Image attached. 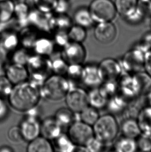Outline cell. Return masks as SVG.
Masks as SVG:
<instances>
[{"label":"cell","instance_id":"836d02e7","mask_svg":"<svg viewBox=\"0 0 151 152\" xmlns=\"http://www.w3.org/2000/svg\"><path fill=\"white\" fill-rule=\"evenodd\" d=\"M68 35L70 41L82 43L86 40L87 33L86 28L79 25H72L68 30Z\"/></svg>","mask_w":151,"mask_h":152},{"label":"cell","instance_id":"7bdbcfd3","mask_svg":"<svg viewBox=\"0 0 151 152\" xmlns=\"http://www.w3.org/2000/svg\"><path fill=\"white\" fill-rule=\"evenodd\" d=\"M7 138L10 142L14 143H19L23 139L19 126H12L7 132Z\"/></svg>","mask_w":151,"mask_h":152},{"label":"cell","instance_id":"e575fe53","mask_svg":"<svg viewBox=\"0 0 151 152\" xmlns=\"http://www.w3.org/2000/svg\"><path fill=\"white\" fill-rule=\"evenodd\" d=\"M83 66L81 64H68V70L65 75L68 80L77 82L81 80Z\"/></svg>","mask_w":151,"mask_h":152},{"label":"cell","instance_id":"9c48e42d","mask_svg":"<svg viewBox=\"0 0 151 152\" xmlns=\"http://www.w3.org/2000/svg\"><path fill=\"white\" fill-rule=\"evenodd\" d=\"M80 82L90 89L100 86L104 80L98 64H89L83 66Z\"/></svg>","mask_w":151,"mask_h":152},{"label":"cell","instance_id":"484cf974","mask_svg":"<svg viewBox=\"0 0 151 152\" xmlns=\"http://www.w3.org/2000/svg\"><path fill=\"white\" fill-rule=\"evenodd\" d=\"M74 19L76 25H79L86 29L92 27L95 23L89 8L85 7L80 8L77 10L74 14Z\"/></svg>","mask_w":151,"mask_h":152},{"label":"cell","instance_id":"7c38bea8","mask_svg":"<svg viewBox=\"0 0 151 152\" xmlns=\"http://www.w3.org/2000/svg\"><path fill=\"white\" fill-rule=\"evenodd\" d=\"M52 13H45L38 10L30 11L28 19V25L44 32H51L53 31L52 27Z\"/></svg>","mask_w":151,"mask_h":152},{"label":"cell","instance_id":"f35d334b","mask_svg":"<svg viewBox=\"0 0 151 152\" xmlns=\"http://www.w3.org/2000/svg\"><path fill=\"white\" fill-rule=\"evenodd\" d=\"M37 38L33 32L25 30L23 34L19 36L20 44L22 46V48L26 50H31L33 48V45Z\"/></svg>","mask_w":151,"mask_h":152},{"label":"cell","instance_id":"277c9868","mask_svg":"<svg viewBox=\"0 0 151 152\" xmlns=\"http://www.w3.org/2000/svg\"><path fill=\"white\" fill-rule=\"evenodd\" d=\"M89 10L94 22L111 21L116 16V9L111 0H93Z\"/></svg>","mask_w":151,"mask_h":152},{"label":"cell","instance_id":"83f0119b","mask_svg":"<svg viewBox=\"0 0 151 152\" xmlns=\"http://www.w3.org/2000/svg\"><path fill=\"white\" fill-rule=\"evenodd\" d=\"M15 3L12 0H0V24L7 23L14 14Z\"/></svg>","mask_w":151,"mask_h":152},{"label":"cell","instance_id":"d6a6232c","mask_svg":"<svg viewBox=\"0 0 151 152\" xmlns=\"http://www.w3.org/2000/svg\"><path fill=\"white\" fill-rule=\"evenodd\" d=\"M52 18V27L53 30L68 31L72 26V20L66 14H56Z\"/></svg>","mask_w":151,"mask_h":152},{"label":"cell","instance_id":"f5cc1de1","mask_svg":"<svg viewBox=\"0 0 151 152\" xmlns=\"http://www.w3.org/2000/svg\"><path fill=\"white\" fill-rule=\"evenodd\" d=\"M147 101H148V102H149V106L151 107V90L149 93L147 94Z\"/></svg>","mask_w":151,"mask_h":152},{"label":"cell","instance_id":"f1b7e54d","mask_svg":"<svg viewBox=\"0 0 151 152\" xmlns=\"http://www.w3.org/2000/svg\"><path fill=\"white\" fill-rule=\"evenodd\" d=\"M114 143V151L116 152H134L138 150L136 140L134 139L123 136Z\"/></svg>","mask_w":151,"mask_h":152},{"label":"cell","instance_id":"f907efd6","mask_svg":"<svg viewBox=\"0 0 151 152\" xmlns=\"http://www.w3.org/2000/svg\"><path fill=\"white\" fill-rule=\"evenodd\" d=\"M14 151L13 148L8 145L0 146V152H13Z\"/></svg>","mask_w":151,"mask_h":152},{"label":"cell","instance_id":"8d00e7d4","mask_svg":"<svg viewBox=\"0 0 151 152\" xmlns=\"http://www.w3.org/2000/svg\"><path fill=\"white\" fill-rule=\"evenodd\" d=\"M11 60L14 64H20L26 66L29 60L30 54L28 50L24 48H17L10 54Z\"/></svg>","mask_w":151,"mask_h":152},{"label":"cell","instance_id":"ba28073f","mask_svg":"<svg viewBox=\"0 0 151 152\" xmlns=\"http://www.w3.org/2000/svg\"><path fill=\"white\" fill-rule=\"evenodd\" d=\"M61 54L68 64H83L87 56L86 48L82 43L72 41L63 48Z\"/></svg>","mask_w":151,"mask_h":152},{"label":"cell","instance_id":"52a82bcc","mask_svg":"<svg viewBox=\"0 0 151 152\" xmlns=\"http://www.w3.org/2000/svg\"><path fill=\"white\" fill-rule=\"evenodd\" d=\"M118 93L129 101L140 96L139 86L134 73L122 74L118 79Z\"/></svg>","mask_w":151,"mask_h":152},{"label":"cell","instance_id":"ac0fdd59","mask_svg":"<svg viewBox=\"0 0 151 152\" xmlns=\"http://www.w3.org/2000/svg\"><path fill=\"white\" fill-rule=\"evenodd\" d=\"M54 117L63 128L68 127L75 121H80L79 114L75 113L68 107L58 109Z\"/></svg>","mask_w":151,"mask_h":152},{"label":"cell","instance_id":"44dd1931","mask_svg":"<svg viewBox=\"0 0 151 152\" xmlns=\"http://www.w3.org/2000/svg\"><path fill=\"white\" fill-rule=\"evenodd\" d=\"M28 152H53L54 151L50 140L40 136L31 140L27 147Z\"/></svg>","mask_w":151,"mask_h":152},{"label":"cell","instance_id":"4dcf8cb0","mask_svg":"<svg viewBox=\"0 0 151 152\" xmlns=\"http://www.w3.org/2000/svg\"><path fill=\"white\" fill-rule=\"evenodd\" d=\"M30 6L23 2H19L15 4L14 17L16 18L21 26L28 25V19L30 12Z\"/></svg>","mask_w":151,"mask_h":152},{"label":"cell","instance_id":"cb8c5ba5","mask_svg":"<svg viewBox=\"0 0 151 152\" xmlns=\"http://www.w3.org/2000/svg\"><path fill=\"white\" fill-rule=\"evenodd\" d=\"M136 120L142 134H151V107L149 105L141 109Z\"/></svg>","mask_w":151,"mask_h":152},{"label":"cell","instance_id":"1f68e13d","mask_svg":"<svg viewBox=\"0 0 151 152\" xmlns=\"http://www.w3.org/2000/svg\"><path fill=\"white\" fill-rule=\"evenodd\" d=\"M79 114L80 121L91 126L96 123L100 116L99 110L89 105Z\"/></svg>","mask_w":151,"mask_h":152},{"label":"cell","instance_id":"4316f807","mask_svg":"<svg viewBox=\"0 0 151 152\" xmlns=\"http://www.w3.org/2000/svg\"><path fill=\"white\" fill-rule=\"evenodd\" d=\"M138 2V0H115L114 4L117 13L126 17L137 8Z\"/></svg>","mask_w":151,"mask_h":152},{"label":"cell","instance_id":"e0dca14e","mask_svg":"<svg viewBox=\"0 0 151 152\" xmlns=\"http://www.w3.org/2000/svg\"><path fill=\"white\" fill-rule=\"evenodd\" d=\"M55 46L53 39L41 37L36 39L32 50L36 54L48 57L54 51Z\"/></svg>","mask_w":151,"mask_h":152},{"label":"cell","instance_id":"5bb4252c","mask_svg":"<svg viewBox=\"0 0 151 152\" xmlns=\"http://www.w3.org/2000/svg\"><path fill=\"white\" fill-rule=\"evenodd\" d=\"M19 36L14 31H4L0 35V52L5 57L18 48Z\"/></svg>","mask_w":151,"mask_h":152},{"label":"cell","instance_id":"30bf717a","mask_svg":"<svg viewBox=\"0 0 151 152\" xmlns=\"http://www.w3.org/2000/svg\"><path fill=\"white\" fill-rule=\"evenodd\" d=\"M94 35L99 43L108 45L116 39L117 29L111 21L97 23L94 29Z\"/></svg>","mask_w":151,"mask_h":152},{"label":"cell","instance_id":"c3c4849f","mask_svg":"<svg viewBox=\"0 0 151 152\" xmlns=\"http://www.w3.org/2000/svg\"><path fill=\"white\" fill-rule=\"evenodd\" d=\"M143 69L144 71L151 76V50L147 51L145 54Z\"/></svg>","mask_w":151,"mask_h":152},{"label":"cell","instance_id":"7dc6e473","mask_svg":"<svg viewBox=\"0 0 151 152\" xmlns=\"http://www.w3.org/2000/svg\"><path fill=\"white\" fill-rule=\"evenodd\" d=\"M9 113V109L3 98L0 97V122L6 119Z\"/></svg>","mask_w":151,"mask_h":152},{"label":"cell","instance_id":"f6af8a7d","mask_svg":"<svg viewBox=\"0 0 151 152\" xmlns=\"http://www.w3.org/2000/svg\"><path fill=\"white\" fill-rule=\"evenodd\" d=\"M143 12L138 6L134 11H133V12L125 18L127 19L129 22L133 23H136L140 22L141 19L143 18Z\"/></svg>","mask_w":151,"mask_h":152},{"label":"cell","instance_id":"4fadbf2b","mask_svg":"<svg viewBox=\"0 0 151 152\" xmlns=\"http://www.w3.org/2000/svg\"><path fill=\"white\" fill-rule=\"evenodd\" d=\"M98 65L104 81L118 80L122 74L119 61L113 58L104 59Z\"/></svg>","mask_w":151,"mask_h":152},{"label":"cell","instance_id":"603a6c76","mask_svg":"<svg viewBox=\"0 0 151 152\" xmlns=\"http://www.w3.org/2000/svg\"><path fill=\"white\" fill-rule=\"evenodd\" d=\"M48 58L50 61L51 72L53 74L65 75L68 64L62 57L61 53H55L54 51Z\"/></svg>","mask_w":151,"mask_h":152},{"label":"cell","instance_id":"9a60e30c","mask_svg":"<svg viewBox=\"0 0 151 152\" xmlns=\"http://www.w3.org/2000/svg\"><path fill=\"white\" fill-rule=\"evenodd\" d=\"M5 76L15 85L28 80L29 72L27 66L12 63L6 67Z\"/></svg>","mask_w":151,"mask_h":152},{"label":"cell","instance_id":"8992f818","mask_svg":"<svg viewBox=\"0 0 151 152\" xmlns=\"http://www.w3.org/2000/svg\"><path fill=\"white\" fill-rule=\"evenodd\" d=\"M64 99L68 107L75 113H79L89 105L88 92L78 86L70 88Z\"/></svg>","mask_w":151,"mask_h":152},{"label":"cell","instance_id":"db71d44e","mask_svg":"<svg viewBox=\"0 0 151 152\" xmlns=\"http://www.w3.org/2000/svg\"><path fill=\"white\" fill-rule=\"evenodd\" d=\"M5 57L4 56L2 55L1 53L0 52V63L1 62H4V59H5Z\"/></svg>","mask_w":151,"mask_h":152},{"label":"cell","instance_id":"bcb514c9","mask_svg":"<svg viewBox=\"0 0 151 152\" xmlns=\"http://www.w3.org/2000/svg\"><path fill=\"white\" fill-rule=\"evenodd\" d=\"M69 8V4L67 0H58L57 6L54 10L56 14H66Z\"/></svg>","mask_w":151,"mask_h":152},{"label":"cell","instance_id":"6da1fadb","mask_svg":"<svg viewBox=\"0 0 151 152\" xmlns=\"http://www.w3.org/2000/svg\"><path fill=\"white\" fill-rule=\"evenodd\" d=\"M7 98L9 104L14 110L25 113L38 105L41 99L39 88L27 80L14 85Z\"/></svg>","mask_w":151,"mask_h":152},{"label":"cell","instance_id":"ab89813d","mask_svg":"<svg viewBox=\"0 0 151 152\" xmlns=\"http://www.w3.org/2000/svg\"><path fill=\"white\" fill-rule=\"evenodd\" d=\"M136 140L137 150L142 152L151 151V134L141 133Z\"/></svg>","mask_w":151,"mask_h":152},{"label":"cell","instance_id":"d4e9b609","mask_svg":"<svg viewBox=\"0 0 151 152\" xmlns=\"http://www.w3.org/2000/svg\"><path fill=\"white\" fill-rule=\"evenodd\" d=\"M53 141V148L55 151L61 152H75V145L70 139L68 134L62 132Z\"/></svg>","mask_w":151,"mask_h":152},{"label":"cell","instance_id":"5b68a950","mask_svg":"<svg viewBox=\"0 0 151 152\" xmlns=\"http://www.w3.org/2000/svg\"><path fill=\"white\" fill-rule=\"evenodd\" d=\"M68 135L76 146H85L88 141L94 137L91 126L81 121H75L68 127Z\"/></svg>","mask_w":151,"mask_h":152},{"label":"cell","instance_id":"7402d4cb","mask_svg":"<svg viewBox=\"0 0 151 152\" xmlns=\"http://www.w3.org/2000/svg\"><path fill=\"white\" fill-rule=\"evenodd\" d=\"M128 100L120 94H117L109 98L106 107L109 112L113 115L124 112L128 106Z\"/></svg>","mask_w":151,"mask_h":152},{"label":"cell","instance_id":"3957f363","mask_svg":"<svg viewBox=\"0 0 151 152\" xmlns=\"http://www.w3.org/2000/svg\"><path fill=\"white\" fill-rule=\"evenodd\" d=\"M92 128L94 137L106 146L113 143L120 132L118 121L110 113L100 116Z\"/></svg>","mask_w":151,"mask_h":152},{"label":"cell","instance_id":"2e32d148","mask_svg":"<svg viewBox=\"0 0 151 152\" xmlns=\"http://www.w3.org/2000/svg\"><path fill=\"white\" fill-rule=\"evenodd\" d=\"M63 128L55 118L47 117L41 121V135L50 140H53L63 132Z\"/></svg>","mask_w":151,"mask_h":152},{"label":"cell","instance_id":"7a4b0ae2","mask_svg":"<svg viewBox=\"0 0 151 152\" xmlns=\"http://www.w3.org/2000/svg\"><path fill=\"white\" fill-rule=\"evenodd\" d=\"M77 86L75 82L63 75L50 74L39 88L41 98L50 101L64 99L70 88Z\"/></svg>","mask_w":151,"mask_h":152},{"label":"cell","instance_id":"b9f144b4","mask_svg":"<svg viewBox=\"0 0 151 152\" xmlns=\"http://www.w3.org/2000/svg\"><path fill=\"white\" fill-rule=\"evenodd\" d=\"M53 39L55 45L62 48L70 42L68 31L65 30H56Z\"/></svg>","mask_w":151,"mask_h":152},{"label":"cell","instance_id":"681fc988","mask_svg":"<svg viewBox=\"0 0 151 152\" xmlns=\"http://www.w3.org/2000/svg\"><path fill=\"white\" fill-rule=\"evenodd\" d=\"M140 43L148 50H151V33H148L144 35Z\"/></svg>","mask_w":151,"mask_h":152},{"label":"cell","instance_id":"ffe728a7","mask_svg":"<svg viewBox=\"0 0 151 152\" xmlns=\"http://www.w3.org/2000/svg\"><path fill=\"white\" fill-rule=\"evenodd\" d=\"M120 128L123 136L127 138L136 139L141 134L136 118H126L120 125Z\"/></svg>","mask_w":151,"mask_h":152},{"label":"cell","instance_id":"816d5d0a","mask_svg":"<svg viewBox=\"0 0 151 152\" xmlns=\"http://www.w3.org/2000/svg\"><path fill=\"white\" fill-rule=\"evenodd\" d=\"M5 69L6 67L4 66V62L0 63V76L5 75Z\"/></svg>","mask_w":151,"mask_h":152},{"label":"cell","instance_id":"d6986e66","mask_svg":"<svg viewBox=\"0 0 151 152\" xmlns=\"http://www.w3.org/2000/svg\"><path fill=\"white\" fill-rule=\"evenodd\" d=\"M88 93L89 105L98 110L106 107L108 98L105 95L99 87L90 89Z\"/></svg>","mask_w":151,"mask_h":152},{"label":"cell","instance_id":"11a10c76","mask_svg":"<svg viewBox=\"0 0 151 152\" xmlns=\"http://www.w3.org/2000/svg\"></svg>","mask_w":151,"mask_h":152},{"label":"cell","instance_id":"f546056e","mask_svg":"<svg viewBox=\"0 0 151 152\" xmlns=\"http://www.w3.org/2000/svg\"><path fill=\"white\" fill-rule=\"evenodd\" d=\"M139 86L140 96L147 95L151 90V76L144 71L134 73Z\"/></svg>","mask_w":151,"mask_h":152},{"label":"cell","instance_id":"8fae6325","mask_svg":"<svg viewBox=\"0 0 151 152\" xmlns=\"http://www.w3.org/2000/svg\"><path fill=\"white\" fill-rule=\"evenodd\" d=\"M23 140L28 142L41 135V121L38 118L25 115L19 125Z\"/></svg>","mask_w":151,"mask_h":152},{"label":"cell","instance_id":"74e56055","mask_svg":"<svg viewBox=\"0 0 151 152\" xmlns=\"http://www.w3.org/2000/svg\"><path fill=\"white\" fill-rule=\"evenodd\" d=\"M58 0H34V6L37 10L45 13H52L57 6Z\"/></svg>","mask_w":151,"mask_h":152},{"label":"cell","instance_id":"ee69618b","mask_svg":"<svg viewBox=\"0 0 151 152\" xmlns=\"http://www.w3.org/2000/svg\"><path fill=\"white\" fill-rule=\"evenodd\" d=\"M105 146L106 145L94 136L88 141L84 147L86 152H98L103 150Z\"/></svg>","mask_w":151,"mask_h":152},{"label":"cell","instance_id":"d590c367","mask_svg":"<svg viewBox=\"0 0 151 152\" xmlns=\"http://www.w3.org/2000/svg\"><path fill=\"white\" fill-rule=\"evenodd\" d=\"M99 87L109 99L118 93V80H104Z\"/></svg>","mask_w":151,"mask_h":152},{"label":"cell","instance_id":"60d3db41","mask_svg":"<svg viewBox=\"0 0 151 152\" xmlns=\"http://www.w3.org/2000/svg\"><path fill=\"white\" fill-rule=\"evenodd\" d=\"M14 85L5 75L0 76V97L7 98L9 95Z\"/></svg>","mask_w":151,"mask_h":152}]
</instances>
